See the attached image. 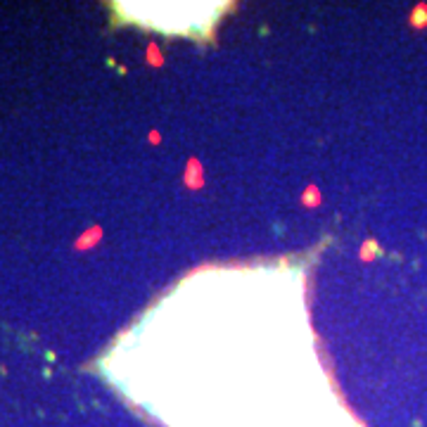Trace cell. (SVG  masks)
<instances>
[{
  "mask_svg": "<svg viewBox=\"0 0 427 427\" xmlns=\"http://www.w3.org/2000/svg\"><path fill=\"white\" fill-rule=\"evenodd\" d=\"M124 22L176 36H209L228 3H119Z\"/></svg>",
  "mask_w": 427,
  "mask_h": 427,
  "instance_id": "1",
  "label": "cell"
}]
</instances>
